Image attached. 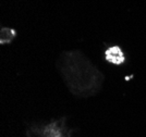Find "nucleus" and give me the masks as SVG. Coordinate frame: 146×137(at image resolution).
Returning a JSON list of instances; mask_svg holds the SVG:
<instances>
[{"mask_svg":"<svg viewBox=\"0 0 146 137\" xmlns=\"http://www.w3.org/2000/svg\"><path fill=\"white\" fill-rule=\"evenodd\" d=\"M106 58L109 62H112L115 64H121L124 61V57H123L121 49L117 46L110 48L106 51Z\"/></svg>","mask_w":146,"mask_h":137,"instance_id":"f257e3e1","label":"nucleus"}]
</instances>
